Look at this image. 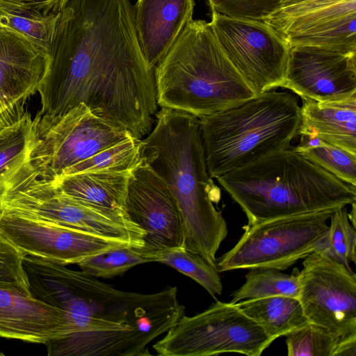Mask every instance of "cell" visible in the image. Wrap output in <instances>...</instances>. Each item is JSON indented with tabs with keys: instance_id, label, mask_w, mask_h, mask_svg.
<instances>
[{
	"instance_id": "obj_30",
	"label": "cell",
	"mask_w": 356,
	"mask_h": 356,
	"mask_svg": "<svg viewBox=\"0 0 356 356\" xmlns=\"http://www.w3.org/2000/svg\"><path fill=\"white\" fill-rule=\"evenodd\" d=\"M149 262L138 248L127 246L88 257L77 264L81 270L94 277L111 278L134 266Z\"/></svg>"
},
{
	"instance_id": "obj_10",
	"label": "cell",
	"mask_w": 356,
	"mask_h": 356,
	"mask_svg": "<svg viewBox=\"0 0 356 356\" xmlns=\"http://www.w3.org/2000/svg\"><path fill=\"white\" fill-rule=\"evenodd\" d=\"M209 25L226 56L257 95L281 87L291 46L273 28L214 10Z\"/></svg>"
},
{
	"instance_id": "obj_3",
	"label": "cell",
	"mask_w": 356,
	"mask_h": 356,
	"mask_svg": "<svg viewBox=\"0 0 356 356\" xmlns=\"http://www.w3.org/2000/svg\"><path fill=\"white\" fill-rule=\"evenodd\" d=\"M140 158L167 183L177 200L184 248L216 266L228 229L214 205L220 190L208 172L198 118L161 108L153 129L140 141Z\"/></svg>"
},
{
	"instance_id": "obj_34",
	"label": "cell",
	"mask_w": 356,
	"mask_h": 356,
	"mask_svg": "<svg viewBox=\"0 0 356 356\" xmlns=\"http://www.w3.org/2000/svg\"><path fill=\"white\" fill-rule=\"evenodd\" d=\"M19 118L13 114L0 99V130Z\"/></svg>"
},
{
	"instance_id": "obj_20",
	"label": "cell",
	"mask_w": 356,
	"mask_h": 356,
	"mask_svg": "<svg viewBox=\"0 0 356 356\" xmlns=\"http://www.w3.org/2000/svg\"><path fill=\"white\" fill-rule=\"evenodd\" d=\"M129 174L130 171L84 172L49 181L63 195L135 225L127 218L124 210Z\"/></svg>"
},
{
	"instance_id": "obj_13",
	"label": "cell",
	"mask_w": 356,
	"mask_h": 356,
	"mask_svg": "<svg viewBox=\"0 0 356 356\" xmlns=\"http://www.w3.org/2000/svg\"><path fill=\"white\" fill-rule=\"evenodd\" d=\"M263 22L290 46L356 52V0H294Z\"/></svg>"
},
{
	"instance_id": "obj_6",
	"label": "cell",
	"mask_w": 356,
	"mask_h": 356,
	"mask_svg": "<svg viewBox=\"0 0 356 356\" xmlns=\"http://www.w3.org/2000/svg\"><path fill=\"white\" fill-rule=\"evenodd\" d=\"M198 119L208 172L216 179L290 147L298 135L300 106L292 93L270 90Z\"/></svg>"
},
{
	"instance_id": "obj_33",
	"label": "cell",
	"mask_w": 356,
	"mask_h": 356,
	"mask_svg": "<svg viewBox=\"0 0 356 356\" xmlns=\"http://www.w3.org/2000/svg\"><path fill=\"white\" fill-rule=\"evenodd\" d=\"M69 0H0V8L33 10L44 14L60 13Z\"/></svg>"
},
{
	"instance_id": "obj_15",
	"label": "cell",
	"mask_w": 356,
	"mask_h": 356,
	"mask_svg": "<svg viewBox=\"0 0 356 356\" xmlns=\"http://www.w3.org/2000/svg\"><path fill=\"white\" fill-rule=\"evenodd\" d=\"M281 87L301 99L334 101L356 94V52L291 46Z\"/></svg>"
},
{
	"instance_id": "obj_37",
	"label": "cell",
	"mask_w": 356,
	"mask_h": 356,
	"mask_svg": "<svg viewBox=\"0 0 356 356\" xmlns=\"http://www.w3.org/2000/svg\"><path fill=\"white\" fill-rule=\"evenodd\" d=\"M294 1V0H281L280 4H282V3H286L289 2V1Z\"/></svg>"
},
{
	"instance_id": "obj_18",
	"label": "cell",
	"mask_w": 356,
	"mask_h": 356,
	"mask_svg": "<svg viewBox=\"0 0 356 356\" xmlns=\"http://www.w3.org/2000/svg\"><path fill=\"white\" fill-rule=\"evenodd\" d=\"M194 0H138L135 24L143 56L152 67L163 60L193 19Z\"/></svg>"
},
{
	"instance_id": "obj_35",
	"label": "cell",
	"mask_w": 356,
	"mask_h": 356,
	"mask_svg": "<svg viewBox=\"0 0 356 356\" xmlns=\"http://www.w3.org/2000/svg\"><path fill=\"white\" fill-rule=\"evenodd\" d=\"M6 189V184L4 181H0V218L4 213V208L2 203L3 195Z\"/></svg>"
},
{
	"instance_id": "obj_1",
	"label": "cell",
	"mask_w": 356,
	"mask_h": 356,
	"mask_svg": "<svg viewBox=\"0 0 356 356\" xmlns=\"http://www.w3.org/2000/svg\"><path fill=\"white\" fill-rule=\"evenodd\" d=\"M47 56L40 115H61L83 103L136 138L152 130L154 69L142 52L129 0H69Z\"/></svg>"
},
{
	"instance_id": "obj_17",
	"label": "cell",
	"mask_w": 356,
	"mask_h": 356,
	"mask_svg": "<svg viewBox=\"0 0 356 356\" xmlns=\"http://www.w3.org/2000/svg\"><path fill=\"white\" fill-rule=\"evenodd\" d=\"M65 334L62 310L16 287L0 285V337L44 344Z\"/></svg>"
},
{
	"instance_id": "obj_29",
	"label": "cell",
	"mask_w": 356,
	"mask_h": 356,
	"mask_svg": "<svg viewBox=\"0 0 356 356\" xmlns=\"http://www.w3.org/2000/svg\"><path fill=\"white\" fill-rule=\"evenodd\" d=\"M329 220L328 229L316 250L350 266V262H356V231L346 207L334 209Z\"/></svg>"
},
{
	"instance_id": "obj_14",
	"label": "cell",
	"mask_w": 356,
	"mask_h": 356,
	"mask_svg": "<svg viewBox=\"0 0 356 356\" xmlns=\"http://www.w3.org/2000/svg\"><path fill=\"white\" fill-rule=\"evenodd\" d=\"M0 232L25 254L65 266L77 264L88 257L113 249L134 247L127 241L95 235L6 209L0 218Z\"/></svg>"
},
{
	"instance_id": "obj_21",
	"label": "cell",
	"mask_w": 356,
	"mask_h": 356,
	"mask_svg": "<svg viewBox=\"0 0 356 356\" xmlns=\"http://www.w3.org/2000/svg\"><path fill=\"white\" fill-rule=\"evenodd\" d=\"M237 305L274 341L310 323L299 300L296 298L275 296L244 300Z\"/></svg>"
},
{
	"instance_id": "obj_5",
	"label": "cell",
	"mask_w": 356,
	"mask_h": 356,
	"mask_svg": "<svg viewBox=\"0 0 356 356\" xmlns=\"http://www.w3.org/2000/svg\"><path fill=\"white\" fill-rule=\"evenodd\" d=\"M156 102L200 118L257 95L226 56L209 23L192 19L154 68Z\"/></svg>"
},
{
	"instance_id": "obj_12",
	"label": "cell",
	"mask_w": 356,
	"mask_h": 356,
	"mask_svg": "<svg viewBox=\"0 0 356 356\" xmlns=\"http://www.w3.org/2000/svg\"><path fill=\"white\" fill-rule=\"evenodd\" d=\"M127 218L145 232L138 248L149 262L161 253L184 248L182 221L167 183L141 158L130 171L124 200Z\"/></svg>"
},
{
	"instance_id": "obj_4",
	"label": "cell",
	"mask_w": 356,
	"mask_h": 356,
	"mask_svg": "<svg viewBox=\"0 0 356 356\" xmlns=\"http://www.w3.org/2000/svg\"><path fill=\"white\" fill-rule=\"evenodd\" d=\"M216 179L245 213L248 225L334 209L356 200V186L342 181L291 147Z\"/></svg>"
},
{
	"instance_id": "obj_7",
	"label": "cell",
	"mask_w": 356,
	"mask_h": 356,
	"mask_svg": "<svg viewBox=\"0 0 356 356\" xmlns=\"http://www.w3.org/2000/svg\"><path fill=\"white\" fill-rule=\"evenodd\" d=\"M334 209L277 218L246 225L229 251L216 259L219 273L273 268L284 270L318 247Z\"/></svg>"
},
{
	"instance_id": "obj_23",
	"label": "cell",
	"mask_w": 356,
	"mask_h": 356,
	"mask_svg": "<svg viewBox=\"0 0 356 356\" xmlns=\"http://www.w3.org/2000/svg\"><path fill=\"white\" fill-rule=\"evenodd\" d=\"M299 273L294 268L291 274L273 268L250 269L244 284L234 291L230 302L237 303L249 299H259L275 296H284L298 299Z\"/></svg>"
},
{
	"instance_id": "obj_2",
	"label": "cell",
	"mask_w": 356,
	"mask_h": 356,
	"mask_svg": "<svg viewBox=\"0 0 356 356\" xmlns=\"http://www.w3.org/2000/svg\"><path fill=\"white\" fill-rule=\"evenodd\" d=\"M31 294L64 313L66 334L46 342L49 356H147V345L184 315L176 286L154 293L118 290L81 270L33 258Z\"/></svg>"
},
{
	"instance_id": "obj_27",
	"label": "cell",
	"mask_w": 356,
	"mask_h": 356,
	"mask_svg": "<svg viewBox=\"0 0 356 356\" xmlns=\"http://www.w3.org/2000/svg\"><path fill=\"white\" fill-rule=\"evenodd\" d=\"M129 137L108 146L71 168L65 176L96 172L131 171L140 160V141Z\"/></svg>"
},
{
	"instance_id": "obj_22",
	"label": "cell",
	"mask_w": 356,
	"mask_h": 356,
	"mask_svg": "<svg viewBox=\"0 0 356 356\" xmlns=\"http://www.w3.org/2000/svg\"><path fill=\"white\" fill-rule=\"evenodd\" d=\"M285 337L289 356L356 355V338H343L311 323Z\"/></svg>"
},
{
	"instance_id": "obj_38",
	"label": "cell",
	"mask_w": 356,
	"mask_h": 356,
	"mask_svg": "<svg viewBox=\"0 0 356 356\" xmlns=\"http://www.w3.org/2000/svg\"><path fill=\"white\" fill-rule=\"evenodd\" d=\"M3 354L0 353V355H2Z\"/></svg>"
},
{
	"instance_id": "obj_36",
	"label": "cell",
	"mask_w": 356,
	"mask_h": 356,
	"mask_svg": "<svg viewBox=\"0 0 356 356\" xmlns=\"http://www.w3.org/2000/svg\"><path fill=\"white\" fill-rule=\"evenodd\" d=\"M350 205L352 209L350 213H348V216L350 223L355 228V202L352 203Z\"/></svg>"
},
{
	"instance_id": "obj_26",
	"label": "cell",
	"mask_w": 356,
	"mask_h": 356,
	"mask_svg": "<svg viewBox=\"0 0 356 356\" xmlns=\"http://www.w3.org/2000/svg\"><path fill=\"white\" fill-rule=\"evenodd\" d=\"M60 13L44 14L33 10L0 8V27L20 34L43 50H49Z\"/></svg>"
},
{
	"instance_id": "obj_24",
	"label": "cell",
	"mask_w": 356,
	"mask_h": 356,
	"mask_svg": "<svg viewBox=\"0 0 356 356\" xmlns=\"http://www.w3.org/2000/svg\"><path fill=\"white\" fill-rule=\"evenodd\" d=\"M35 122L25 112L0 130V181L28 161L35 141Z\"/></svg>"
},
{
	"instance_id": "obj_16",
	"label": "cell",
	"mask_w": 356,
	"mask_h": 356,
	"mask_svg": "<svg viewBox=\"0 0 356 356\" xmlns=\"http://www.w3.org/2000/svg\"><path fill=\"white\" fill-rule=\"evenodd\" d=\"M47 52L13 31L0 27V99L15 115L36 92L45 75Z\"/></svg>"
},
{
	"instance_id": "obj_8",
	"label": "cell",
	"mask_w": 356,
	"mask_h": 356,
	"mask_svg": "<svg viewBox=\"0 0 356 356\" xmlns=\"http://www.w3.org/2000/svg\"><path fill=\"white\" fill-rule=\"evenodd\" d=\"M34 120L35 141L28 161L47 180L65 176L79 163L132 136L95 115L83 103L61 115L38 113Z\"/></svg>"
},
{
	"instance_id": "obj_32",
	"label": "cell",
	"mask_w": 356,
	"mask_h": 356,
	"mask_svg": "<svg viewBox=\"0 0 356 356\" xmlns=\"http://www.w3.org/2000/svg\"><path fill=\"white\" fill-rule=\"evenodd\" d=\"M211 10L234 17L263 21L280 6L281 0H208Z\"/></svg>"
},
{
	"instance_id": "obj_28",
	"label": "cell",
	"mask_w": 356,
	"mask_h": 356,
	"mask_svg": "<svg viewBox=\"0 0 356 356\" xmlns=\"http://www.w3.org/2000/svg\"><path fill=\"white\" fill-rule=\"evenodd\" d=\"M155 261L191 277L213 298L222 293V283L216 266L199 254L184 248L172 249L160 254Z\"/></svg>"
},
{
	"instance_id": "obj_31",
	"label": "cell",
	"mask_w": 356,
	"mask_h": 356,
	"mask_svg": "<svg viewBox=\"0 0 356 356\" xmlns=\"http://www.w3.org/2000/svg\"><path fill=\"white\" fill-rule=\"evenodd\" d=\"M25 255L0 232V285L16 287L31 294L23 266Z\"/></svg>"
},
{
	"instance_id": "obj_11",
	"label": "cell",
	"mask_w": 356,
	"mask_h": 356,
	"mask_svg": "<svg viewBox=\"0 0 356 356\" xmlns=\"http://www.w3.org/2000/svg\"><path fill=\"white\" fill-rule=\"evenodd\" d=\"M299 273L298 300L309 321L343 338H356V274L316 250Z\"/></svg>"
},
{
	"instance_id": "obj_19",
	"label": "cell",
	"mask_w": 356,
	"mask_h": 356,
	"mask_svg": "<svg viewBox=\"0 0 356 356\" xmlns=\"http://www.w3.org/2000/svg\"><path fill=\"white\" fill-rule=\"evenodd\" d=\"M302 102L298 135L356 154V94L334 101Z\"/></svg>"
},
{
	"instance_id": "obj_9",
	"label": "cell",
	"mask_w": 356,
	"mask_h": 356,
	"mask_svg": "<svg viewBox=\"0 0 356 356\" xmlns=\"http://www.w3.org/2000/svg\"><path fill=\"white\" fill-rule=\"evenodd\" d=\"M274 341L237 303L216 301L193 316L183 315L153 345L159 356H260Z\"/></svg>"
},
{
	"instance_id": "obj_25",
	"label": "cell",
	"mask_w": 356,
	"mask_h": 356,
	"mask_svg": "<svg viewBox=\"0 0 356 356\" xmlns=\"http://www.w3.org/2000/svg\"><path fill=\"white\" fill-rule=\"evenodd\" d=\"M294 149L342 181L356 186V154L316 138L301 137Z\"/></svg>"
}]
</instances>
